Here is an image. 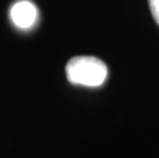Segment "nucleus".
I'll list each match as a JSON object with an SVG mask.
<instances>
[{
	"mask_svg": "<svg viewBox=\"0 0 159 158\" xmlns=\"http://www.w3.org/2000/svg\"><path fill=\"white\" fill-rule=\"evenodd\" d=\"M150 11L152 12V16L159 26V0H148Z\"/></svg>",
	"mask_w": 159,
	"mask_h": 158,
	"instance_id": "3",
	"label": "nucleus"
},
{
	"mask_svg": "<svg viewBox=\"0 0 159 158\" xmlns=\"http://www.w3.org/2000/svg\"><path fill=\"white\" fill-rule=\"evenodd\" d=\"M38 11L36 6L29 0H21L12 5L11 19L16 27L21 29H29L36 23Z\"/></svg>",
	"mask_w": 159,
	"mask_h": 158,
	"instance_id": "2",
	"label": "nucleus"
},
{
	"mask_svg": "<svg viewBox=\"0 0 159 158\" xmlns=\"http://www.w3.org/2000/svg\"><path fill=\"white\" fill-rule=\"evenodd\" d=\"M66 75L72 84L98 87L106 80L108 68L104 62L94 56H78L67 63Z\"/></svg>",
	"mask_w": 159,
	"mask_h": 158,
	"instance_id": "1",
	"label": "nucleus"
}]
</instances>
